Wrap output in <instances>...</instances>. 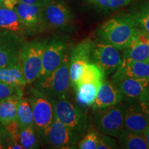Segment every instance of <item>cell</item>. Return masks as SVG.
I'll list each match as a JSON object with an SVG mask.
<instances>
[{"mask_svg": "<svg viewBox=\"0 0 149 149\" xmlns=\"http://www.w3.org/2000/svg\"><path fill=\"white\" fill-rule=\"evenodd\" d=\"M137 29L132 14H122L102 24L97 30V34L102 41L124 51L129 46Z\"/></svg>", "mask_w": 149, "mask_h": 149, "instance_id": "1", "label": "cell"}, {"mask_svg": "<svg viewBox=\"0 0 149 149\" xmlns=\"http://www.w3.org/2000/svg\"><path fill=\"white\" fill-rule=\"evenodd\" d=\"M69 60L70 53L67 52L60 66L48 75L37 79L34 82L35 88L53 99L66 96L70 86Z\"/></svg>", "mask_w": 149, "mask_h": 149, "instance_id": "2", "label": "cell"}, {"mask_svg": "<svg viewBox=\"0 0 149 149\" xmlns=\"http://www.w3.org/2000/svg\"><path fill=\"white\" fill-rule=\"evenodd\" d=\"M48 40L37 39L23 42L19 51V59L27 84L38 79L42 69V59Z\"/></svg>", "mask_w": 149, "mask_h": 149, "instance_id": "3", "label": "cell"}, {"mask_svg": "<svg viewBox=\"0 0 149 149\" xmlns=\"http://www.w3.org/2000/svg\"><path fill=\"white\" fill-rule=\"evenodd\" d=\"M53 100L55 118L82 137L87 128V116L84 109L72 103L66 96Z\"/></svg>", "mask_w": 149, "mask_h": 149, "instance_id": "4", "label": "cell"}, {"mask_svg": "<svg viewBox=\"0 0 149 149\" xmlns=\"http://www.w3.org/2000/svg\"><path fill=\"white\" fill-rule=\"evenodd\" d=\"M96 127L104 135L117 137L124 128V110L122 103L93 110Z\"/></svg>", "mask_w": 149, "mask_h": 149, "instance_id": "5", "label": "cell"}, {"mask_svg": "<svg viewBox=\"0 0 149 149\" xmlns=\"http://www.w3.org/2000/svg\"><path fill=\"white\" fill-rule=\"evenodd\" d=\"M29 102L33 115L34 126L38 136L53 122L55 118L54 100L45 95L35 87H31Z\"/></svg>", "mask_w": 149, "mask_h": 149, "instance_id": "6", "label": "cell"}, {"mask_svg": "<svg viewBox=\"0 0 149 149\" xmlns=\"http://www.w3.org/2000/svg\"><path fill=\"white\" fill-rule=\"evenodd\" d=\"M43 140L52 148H75L81 138L70 128L54 118L53 122L40 135Z\"/></svg>", "mask_w": 149, "mask_h": 149, "instance_id": "7", "label": "cell"}, {"mask_svg": "<svg viewBox=\"0 0 149 149\" xmlns=\"http://www.w3.org/2000/svg\"><path fill=\"white\" fill-rule=\"evenodd\" d=\"M68 47L69 42L67 37L54 35L47 41L43 52L42 69L38 79L51 73L60 66Z\"/></svg>", "mask_w": 149, "mask_h": 149, "instance_id": "8", "label": "cell"}, {"mask_svg": "<svg viewBox=\"0 0 149 149\" xmlns=\"http://www.w3.org/2000/svg\"><path fill=\"white\" fill-rule=\"evenodd\" d=\"M119 51L104 41L95 42L91 62L101 68L105 76L109 75L115 72L122 64L123 57Z\"/></svg>", "mask_w": 149, "mask_h": 149, "instance_id": "9", "label": "cell"}, {"mask_svg": "<svg viewBox=\"0 0 149 149\" xmlns=\"http://www.w3.org/2000/svg\"><path fill=\"white\" fill-rule=\"evenodd\" d=\"M94 43L91 38H87L72 47L70 52V83L72 88L75 87L86 64L91 62Z\"/></svg>", "mask_w": 149, "mask_h": 149, "instance_id": "10", "label": "cell"}, {"mask_svg": "<svg viewBox=\"0 0 149 149\" xmlns=\"http://www.w3.org/2000/svg\"><path fill=\"white\" fill-rule=\"evenodd\" d=\"M122 103L124 110V128L139 133H144L149 122L142 102L124 98Z\"/></svg>", "mask_w": 149, "mask_h": 149, "instance_id": "11", "label": "cell"}, {"mask_svg": "<svg viewBox=\"0 0 149 149\" xmlns=\"http://www.w3.org/2000/svg\"><path fill=\"white\" fill-rule=\"evenodd\" d=\"M43 15L46 28L63 29L72 23L73 15L63 0H55L43 6Z\"/></svg>", "mask_w": 149, "mask_h": 149, "instance_id": "12", "label": "cell"}, {"mask_svg": "<svg viewBox=\"0 0 149 149\" xmlns=\"http://www.w3.org/2000/svg\"><path fill=\"white\" fill-rule=\"evenodd\" d=\"M28 35L40 33L46 29L43 6L19 2L15 8Z\"/></svg>", "mask_w": 149, "mask_h": 149, "instance_id": "13", "label": "cell"}, {"mask_svg": "<svg viewBox=\"0 0 149 149\" xmlns=\"http://www.w3.org/2000/svg\"><path fill=\"white\" fill-rule=\"evenodd\" d=\"M24 39L0 30V68L19 61V51Z\"/></svg>", "mask_w": 149, "mask_h": 149, "instance_id": "14", "label": "cell"}, {"mask_svg": "<svg viewBox=\"0 0 149 149\" xmlns=\"http://www.w3.org/2000/svg\"><path fill=\"white\" fill-rule=\"evenodd\" d=\"M148 79L119 78L113 79V81L117 86L124 98L139 100L140 102H147L149 101Z\"/></svg>", "mask_w": 149, "mask_h": 149, "instance_id": "15", "label": "cell"}, {"mask_svg": "<svg viewBox=\"0 0 149 149\" xmlns=\"http://www.w3.org/2000/svg\"><path fill=\"white\" fill-rule=\"evenodd\" d=\"M124 100V97L117 86L113 81L104 79L99 86L92 109L93 110L116 105Z\"/></svg>", "mask_w": 149, "mask_h": 149, "instance_id": "16", "label": "cell"}, {"mask_svg": "<svg viewBox=\"0 0 149 149\" xmlns=\"http://www.w3.org/2000/svg\"><path fill=\"white\" fill-rule=\"evenodd\" d=\"M113 79L119 78L149 79V62L123 59L122 64L115 70Z\"/></svg>", "mask_w": 149, "mask_h": 149, "instance_id": "17", "label": "cell"}, {"mask_svg": "<svg viewBox=\"0 0 149 149\" xmlns=\"http://www.w3.org/2000/svg\"><path fill=\"white\" fill-rule=\"evenodd\" d=\"M0 30L15 34L24 39L26 32L22 25L15 10L0 6Z\"/></svg>", "mask_w": 149, "mask_h": 149, "instance_id": "18", "label": "cell"}, {"mask_svg": "<svg viewBox=\"0 0 149 149\" xmlns=\"http://www.w3.org/2000/svg\"><path fill=\"white\" fill-rule=\"evenodd\" d=\"M23 97V90H22L0 100V123L3 126L17 120L18 104Z\"/></svg>", "mask_w": 149, "mask_h": 149, "instance_id": "19", "label": "cell"}, {"mask_svg": "<svg viewBox=\"0 0 149 149\" xmlns=\"http://www.w3.org/2000/svg\"><path fill=\"white\" fill-rule=\"evenodd\" d=\"M0 81L13 86L24 88L27 82L19 61L0 68Z\"/></svg>", "mask_w": 149, "mask_h": 149, "instance_id": "20", "label": "cell"}, {"mask_svg": "<svg viewBox=\"0 0 149 149\" xmlns=\"http://www.w3.org/2000/svg\"><path fill=\"white\" fill-rule=\"evenodd\" d=\"M100 84L101 83H86L77 86L74 89L77 105L83 109L92 107Z\"/></svg>", "mask_w": 149, "mask_h": 149, "instance_id": "21", "label": "cell"}, {"mask_svg": "<svg viewBox=\"0 0 149 149\" xmlns=\"http://www.w3.org/2000/svg\"><path fill=\"white\" fill-rule=\"evenodd\" d=\"M119 144L126 149H148L143 133L133 132L123 128L118 136Z\"/></svg>", "mask_w": 149, "mask_h": 149, "instance_id": "22", "label": "cell"}, {"mask_svg": "<svg viewBox=\"0 0 149 149\" xmlns=\"http://www.w3.org/2000/svg\"><path fill=\"white\" fill-rule=\"evenodd\" d=\"M123 51V59L149 62V43L139 42L133 37L128 48Z\"/></svg>", "mask_w": 149, "mask_h": 149, "instance_id": "23", "label": "cell"}, {"mask_svg": "<svg viewBox=\"0 0 149 149\" xmlns=\"http://www.w3.org/2000/svg\"><path fill=\"white\" fill-rule=\"evenodd\" d=\"M105 74L101 68H99L96 64L90 62L86 64L82 74L78 79L75 87L82 84L102 83L105 79Z\"/></svg>", "mask_w": 149, "mask_h": 149, "instance_id": "24", "label": "cell"}, {"mask_svg": "<svg viewBox=\"0 0 149 149\" xmlns=\"http://www.w3.org/2000/svg\"><path fill=\"white\" fill-rule=\"evenodd\" d=\"M17 122L20 128L29 126H34L33 115L29 100L24 97L18 104L17 112Z\"/></svg>", "mask_w": 149, "mask_h": 149, "instance_id": "25", "label": "cell"}, {"mask_svg": "<svg viewBox=\"0 0 149 149\" xmlns=\"http://www.w3.org/2000/svg\"><path fill=\"white\" fill-rule=\"evenodd\" d=\"M38 134L34 126L21 128L19 135V142L23 148L34 149L40 148Z\"/></svg>", "mask_w": 149, "mask_h": 149, "instance_id": "26", "label": "cell"}, {"mask_svg": "<svg viewBox=\"0 0 149 149\" xmlns=\"http://www.w3.org/2000/svg\"><path fill=\"white\" fill-rule=\"evenodd\" d=\"M132 15L137 29L149 35V1L141 4Z\"/></svg>", "mask_w": 149, "mask_h": 149, "instance_id": "27", "label": "cell"}, {"mask_svg": "<svg viewBox=\"0 0 149 149\" xmlns=\"http://www.w3.org/2000/svg\"><path fill=\"white\" fill-rule=\"evenodd\" d=\"M100 135L95 130H89L78 144L80 149H97Z\"/></svg>", "mask_w": 149, "mask_h": 149, "instance_id": "28", "label": "cell"}, {"mask_svg": "<svg viewBox=\"0 0 149 149\" xmlns=\"http://www.w3.org/2000/svg\"><path fill=\"white\" fill-rule=\"evenodd\" d=\"M99 8L107 10H114L119 9L130 2V0H90Z\"/></svg>", "mask_w": 149, "mask_h": 149, "instance_id": "29", "label": "cell"}, {"mask_svg": "<svg viewBox=\"0 0 149 149\" xmlns=\"http://www.w3.org/2000/svg\"><path fill=\"white\" fill-rule=\"evenodd\" d=\"M117 144L115 139L112 138L111 136L104 135H100V140L97 149H115L117 148Z\"/></svg>", "mask_w": 149, "mask_h": 149, "instance_id": "30", "label": "cell"}, {"mask_svg": "<svg viewBox=\"0 0 149 149\" xmlns=\"http://www.w3.org/2000/svg\"><path fill=\"white\" fill-rule=\"evenodd\" d=\"M23 88L7 84L0 81V100L23 90Z\"/></svg>", "mask_w": 149, "mask_h": 149, "instance_id": "31", "label": "cell"}, {"mask_svg": "<svg viewBox=\"0 0 149 149\" xmlns=\"http://www.w3.org/2000/svg\"><path fill=\"white\" fill-rule=\"evenodd\" d=\"M3 126H4L6 131L8 132L9 135L12 137V139L16 142L19 143V135L20 127L17 120L12 121V122L8 123Z\"/></svg>", "mask_w": 149, "mask_h": 149, "instance_id": "32", "label": "cell"}, {"mask_svg": "<svg viewBox=\"0 0 149 149\" xmlns=\"http://www.w3.org/2000/svg\"><path fill=\"white\" fill-rule=\"evenodd\" d=\"M14 141L9 135L4 126L0 123V149H8L9 144Z\"/></svg>", "mask_w": 149, "mask_h": 149, "instance_id": "33", "label": "cell"}, {"mask_svg": "<svg viewBox=\"0 0 149 149\" xmlns=\"http://www.w3.org/2000/svg\"><path fill=\"white\" fill-rule=\"evenodd\" d=\"M19 2V0H2L1 6L10 10H14Z\"/></svg>", "mask_w": 149, "mask_h": 149, "instance_id": "34", "label": "cell"}, {"mask_svg": "<svg viewBox=\"0 0 149 149\" xmlns=\"http://www.w3.org/2000/svg\"><path fill=\"white\" fill-rule=\"evenodd\" d=\"M55 1V0H19L20 2H24L30 4H35L40 6H44L47 4L48 3L51 2V1Z\"/></svg>", "mask_w": 149, "mask_h": 149, "instance_id": "35", "label": "cell"}, {"mask_svg": "<svg viewBox=\"0 0 149 149\" xmlns=\"http://www.w3.org/2000/svg\"><path fill=\"white\" fill-rule=\"evenodd\" d=\"M143 134H144L145 139H146L147 145H148V148H149V124H148V126H147L146 130H144V132L143 133Z\"/></svg>", "mask_w": 149, "mask_h": 149, "instance_id": "36", "label": "cell"}, {"mask_svg": "<svg viewBox=\"0 0 149 149\" xmlns=\"http://www.w3.org/2000/svg\"><path fill=\"white\" fill-rule=\"evenodd\" d=\"M142 102L143 105L145 108V110L146 111V114H147V117H148V120L149 122V101L147 102Z\"/></svg>", "mask_w": 149, "mask_h": 149, "instance_id": "37", "label": "cell"}, {"mask_svg": "<svg viewBox=\"0 0 149 149\" xmlns=\"http://www.w3.org/2000/svg\"><path fill=\"white\" fill-rule=\"evenodd\" d=\"M148 93L149 95V79H148Z\"/></svg>", "mask_w": 149, "mask_h": 149, "instance_id": "38", "label": "cell"}, {"mask_svg": "<svg viewBox=\"0 0 149 149\" xmlns=\"http://www.w3.org/2000/svg\"><path fill=\"white\" fill-rule=\"evenodd\" d=\"M1 2H2V0H0V6H1Z\"/></svg>", "mask_w": 149, "mask_h": 149, "instance_id": "39", "label": "cell"}, {"mask_svg": "<svg viewBox=\"0 0 149 149\" xmlns=\"http://www.w3.org/2000/svg\"><path fill=\"white\" fill-rule=\"evenodd\" d=\"M130 1H132V0H130Z\"/></svg>", "mask_w": 149, "mask_h": 149, "instance_id": "40", "label": "cell"}]
</instances>
